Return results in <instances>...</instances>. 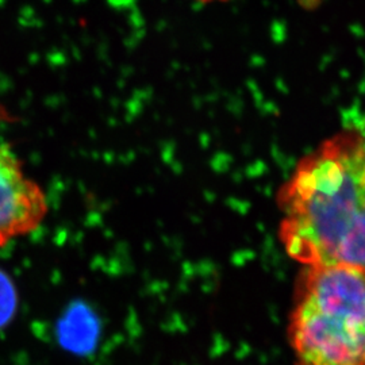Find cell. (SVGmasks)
<instances>
[{
  "instance_id": "cell-4",
  "label": "cell",
  "mask_w": 365,
  "mask_h": 365,
  "mask_svg": "<svg viewBox=\"0 0 365 365\" xmlns=\"http://www.w3.org/2000/svg\"><path fill=\"white\" fill-rule=\"evenodd\" d=\"M11 289H9V284L6 280H0V322L7 318L10 313V309L14 306L13 300H10L11 297Z\"/></svg>"
},
{
  "instance_id": "cell-1",
  "label": "cell",
  "mask_w": 365,
  "mask_h": 365,
  "mask_svg": "<svg viewBox=\"0 0 365 365\" xmlns=\"http://www.w3.org/2000/svg\"><path fill=\"white\" fill-rule=\"evenodd\" d=\"M279 237L292 260L364 269L363 133L339 131L303 157L279 191Z\"/></svg>"
},
{
  "instance_id": "cell-2",
  "label": "cell",
  "mask_w": 365,
  "mask_h": 365,
  "mask_svg": "<svg viewBox=\"0 0 365 365\" xmlns=\"http://www.w3.org/2000/svg\"><path fill=\"white\" fill-rule=\"evenodd\" d=\"M288 336L298 365H364V269L306 267Z\"/></svg>"
},
{
  "instance_id": "cell-5",
  "label": "cell",
  "mask_w": 365,
  "mask_h": 365,
  "mask_svg": "<svg viewBox=\"0 0 365 365\" xmlns=\"http://www.w3.org/2000/svg\"><path fill=\"white\" fill-rule=\"evenodd\" d=\"M200 3H214V1H227V0H197Z\"/></svg>"
},
{
  "instance_id": "cell-3",
  "label": "cell",
  "mask_w": 365,
  "mask_h": 365,
  "mask_svg": "<svg viewBox=\"0 0 365 365\" xmlns=\"http://www.w3.org/2000/svg\"><path fill=\"white\" fill-rule=\"evenodd\" d=\"M0 102V247L36 232L48 215V200L41 185L31 179L4 135L13 122Z\"/></svg>"
}]
</instances>
